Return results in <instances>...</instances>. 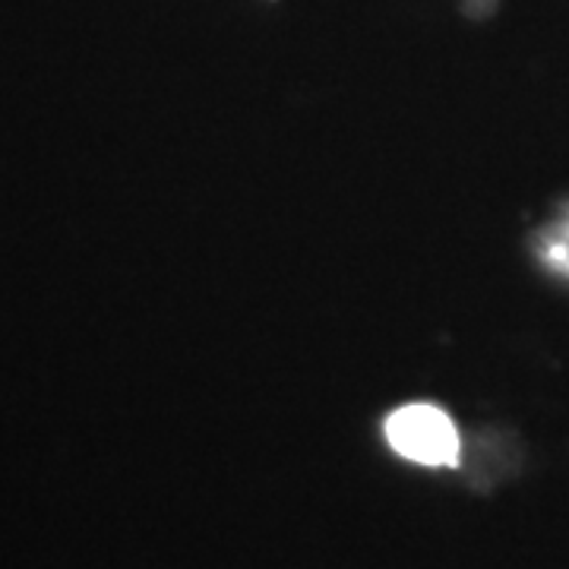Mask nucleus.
I'll list each match as a JSON object with an SVG mask.
<instances>
[{"label":"nucleus","instance_id":"nucleus-1","mask_svg":"<svg viewBox=\"0 0 569 569\" xmlns=\"http://www.w3.org/2000/svg\"><path fill=\"white\" fill-rule=\"evenodd\" d=\"M389 447L421 466H456L459 430L447 411L433 406H406L387 421Z\"/></svg>","mask_w":569,"mask_h":569},{"label":"nucleus","instance_id":"nucleus-2","mask_svg":"<svg viewBox=\"0 0 569 569\" xmlns=\"http://www.w3.org/2000/svg\"><path fill=\"white\" fill-rule=\"evenodd\" d=\"M541 257H545V263L553 266L557 272H563L569 279V212L550 231H545Z\"/></svg>","mask_w":569,"mask_h":569}]
</instances>
